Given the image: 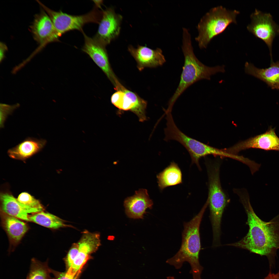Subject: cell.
Here are the masks:
<instances>
[{
    "mask_svg": "<svg viewBox=\"0 0 279 279\" xmlns=\"http://www.w3.org/2000/svg\"><path fill=\"white\" fill-rule=\"evenodd\" d=\"M1 211L22 220L29 221L28 214L40 212L20 202L8 192L0 194Z\"/></svg>",
    "mask_w": 279,
    "mask_h": 279,
    "instance_id": "obj_16",
    "label": "cell"
},
{
    "mask_svg": "<svg viewBox=\"0 0 279 279\" xmlns=\"http://www.w3.org/2000/svg\"><path fill=\"white\" fill-rule=\"evenodd\" d=\"M244 71L246 73L265 83L272 89H279V61H271L269 67L265 68H257L253 64L246 62Z\"/></svg>",
    "mask_w": 279,
    "mask_h": 279,
    "instance_id": "obj_17",
    "label": "cell"
},
{
    "mask_svg": "<svg viewBox=\"0 0 279 279\" xmlns=\"http://www.w3.org/2000/svg\"><path fill=\"white\" fill-rule=\"evenodd\" d=\"M121 91L124 92L128 96L133 100L135 104L136 109L135 113L137 116L140 121L142 122L146 120L145 110L147 106L146 102L136 94L128 90L123 86Z\"/></svg>",
    "mask_w": 279,
    "mask_h": 279,
    "instance_id": "obj_24",
    "label": "cell"
},
{
    "mask_svg": "<svg viewBox=\"0 0 279 279\" xmlns=\"http://www.w3.org/2000/svg\"><path fill=\"white\" fill-rule=\"evenodd\" d=\"M51 269L48 261L42 262L33 258L31 261L30 268L26 279H51Z\"/></svg>",
    "mask_w": 279,
    "mask_h": 279,
    "instance_id": "obj_22",
    "label": "cell"
},
{
    "mask_svg": "<svg viewBox=\"0 0 279 279\" xmlns=\"http://www.w3.org/2000/svg\"><path fill=\"white\" fill-rule=\"evenodd\" d=\"M276 279H279V276H278L276 278Z\"/></svg>",
    "mask_w": 279,
    "mask_h": 279,
    "instance_id": "obj_30",
    "label": "cell"
},
{
    "mask_svg": "<svg viewBox=\"0 0 279 279\" xmlns=\"http://www.w3.org/2000/svg\"><path fill=\"white\" fill-rule=\"evenodd\" d=\"M260 165H259V167H260ZM253 173H252V174H253Z\"/></svg>",
    "mask_w": 279,
    "mask_h": 279,
    "instance_id": "obj_31",
    "label": "cell"
},
{
    "mask_svg": "<svg viewBox=\"0 0 279 279\" xmlns=\"http://www.w3.org/2000/svg\"><path fill=\"white\" fill-rule=\"evenodd\" d=\"M100 236L97 233L84 231L78 243L79 250L72 266L66 272L76 276L90 258V254L96 251L101 245Z\"/></svg>",
    "mask_w": 279,
    "mask_h": 279,
    "instance_id": "obj_11",
    "label": "cell"
},
{
    "mask_svg": "<svg viewBox=\"0 0 279 279\" xmlns=\"http://www.w3.org/2000/svg\"><path fill=\"white\" fill-rule=\"evenodd\" d=\"M7 50L6 45L2 42H0V61L1 63L3 61L5 57V53Z\"/></svg>",
    "mask_w": 279,
    "mask_h": 279,
    "instance_id": "obj_29",
    "label": "cell"
},
{
    "mask_svg": "<svg viewBox=\"0 0 279 279\" xmlns=\"http://www.w3.org/2000/svg\"><path fill=\"white\" fill-rule=\"evenodd\" d=\"M51 273L54 275L55 279H76L77 276H74L67 273H59L51 269Z\"/></svg>",
    "mask_w": 279,
    "mask_h": 279,
    "instance_id": "obj_28",
    "label": "cell"
},
{
    "mask_svg": "<svg viewBox=\"0 0 279 279\" xmlns=\"http://www.w3.org/2000/svg\"><path fill=\"white\" fill-rule=\"evenodd\" d=\"M29 221L52 229H57L67 226L59 217L43 211L29 215Z\"/></svg>",
    "mask_w": 279,
    "mask_h": 279,
    "instance_id": "obj_21",
    "label": "cell"
},
{
    "mask_svg": "<svg viewBox=\"0 0 279 279\" xmlns=\"http://www.w3.org/2000/svg\"><path fill=\"white\" fill-rule=\"evenodd\" d=\"M191 36L189 30L182 28L181 48L184 57V63L180 82L175 93L169 100L167 111L172 112L177 99L189 86L196 82L205 79L210 80L212 76L225 72V66L210 67L201 62L194 52Z\"/></svg>",
    "mask_w": 279,
    "mask_h": 279,
    "instance_id": "obj_2",
    "label": "cell"
},
{
    "mask_svg": "<svg viewBox=\"0 0 279 279\" xmlns=\"http://www.w3.org/2000/svg\"><path fill=\"white\" fill-rule=\"evenodd\" d=\"M122 19L111 8L103 11L97 31L93 38L105 46L119 35Z\"/></svg>",
    "mask_w": 279,
    "mask_h": 279,
    "instance_id": "obj_13",
    "label": "cell"
},
{
    "mask_svg": "<svg viewBox=\"0 0 279 279\" xmlns=\"http://www.w3.org/2000/svg\"><path fill=\"white\" fill-rule=\"evenodd\" d=\"M239 198L247 214L249 231L239 241L227 245L273 259L279 249V214L269 221L265 222L255 213L248 194H243Z\"/></svg>",
    "mask_w": 279,
    "mask_h": 279,
    "instance_id": "obj_1",
    "label": "cell"
},
{
    "mask_svg": "<svg viewBox=\"0 0 279 279\" xmlns=\"http://www.w3.org/2000/svg\"><path fill=\"white\" fill-rule=\"evenodd\" d=\"M0 213L2 225L8 236L11 248H13L28 231L29 227L21 220Z\"/></svg>",
    "mask_w": 279,
    "mask_h": 279,
    "instance_id": "obj_18",
    "label": "cell"
},
{
    "mask_svg": "<svg viewBox=\"0 0 279 279\" xmlns=\"http://www.w3.org/2000/svg\"><path fill=\"white\" fill-rule=\"evenodd\" d=\"M250 18L251 21L247 26V30L265 43L269 50L271 60H273V44L275 37L279 35V25L270 13L256 9L251 14Z\"/></svg>",
    "mask_w": 279,
    "mask_h": 279,
    "instance_id": "obj_8",
    "label": "cell"
},
{
    "mask_svg": "<svg viewBox=\"0 0 279 279\" xmlns=\"http://www.w3.org/2000/svg\"><path fill=\"white\" fill-rule=\"evenodd\" d=\"M153 205L147 190L143 189L136 191L134 195L126 198L124 203L126 215L134 219H143L146 210L151 209Z\"/></svg>",
    "mask_w": 279,
    "mask_h": 279,
    "instance_id": "obj_15",
    "label": "cell"
},
{
    "mask_svg": "<svg viewBox=\"0 0 279 279\" xmlns=\"http://www.w3.org/2000/svg\"><path fill=\"white\" fill-rule=\"evenodd\" d=\"M160 189L162 190L166 188L182 183V174L177 165L174 162L157 175Z\"/></svg>",
    "mask_w": 279,
    "mask_h": 279,
    "instance_id": "obj_20",
    "label": "cell"
},
{
    "mask_svg": "<svg viewBox=\"0 0 279 279\" xmlns=\"http://www.w3.org/2000/svg\"><path fill=\"white\" fill-rule=\"evenodd\" d=\"M111 102L116 107L124 110H130L134 112L136 106L132 99L123 91H117L112 96Z\"/></svg>",
    "mask_w": 279,
    "mask_h": 279,
    "instance_id": "obj_23",
    "label": "cell"
},
{
    "mask_svg": "<svg viewBox=\"0 0 279 279\" xmlns=\"http://www.w3.org/2000/svg\"><path fill=\"white\" fill-rule=\"evenodd\" d=\"M239 12L219 6L211 8L201 18L197 26L198 34L195 38L199 48L206 49L211 40L223 32L230 24L237 23Z\"/></svg>",
    "mask_w": 279,
    "mask_h": 279,
    "instance_id": "obj_4",
    "label": "cell"
},
{
    "mask_svg": "<svg viewBox=\"0 0 279 279\" xmlns=\"http://www.w3.org/2000/svg\"><path fill=\"white\" fill-rule=\"evenodd\" d=\"M37 2L48 14L59 35L61 36L66 33L73 30L82 32V28L89 23L99 24L103 11L95 5L89 12L82 15H74L67 14L61 11H56L48 8L38 0Z\"/></svg>",
    "mask_w": 279,
    "mask_h": 279,
    "instance_id": "obj_6",
    "label": "cell"
},
{
    "mask_svg": "<svg viewBox=\"0 0 279 279\" xmlns=\"http://www.w3.org/2000/svg\"><path fill=\"white\" fill-rule=\"evenodd\" d=\"M17 199L21 203L36 209L40 212L43 211L44 210V207L40 201L27 193H21L19 195Z\"/></svg>",
    "mask_w": 279,
    "mask_h": 279,
    "instance_id": "obj_25",
    "label": "cell"
},
{
    "mask_svg": "<svg viewBox=\"0 0 279 279\" xmlns=\"http://www.w3.org/2000/svg\"><path fill=\"white\" fill-rule=\"evenodd\" d=\"M30 29L34 39L40 44L39 50L50 43L59 41L60 36L44 10L35 15Z\"/></svg>",
    "mask_w": 279,
    "mask_h": 279,
    "instance_id": "obj_12",
    "label": "cell"
},
{
    "mask_svg": "<svg viewBox=\"0 0 279 279\" xmlns=\"http://www.w3.org/2000/svg\"><path fill=\"white\" fill-rule=\"evenodd\" d=\"M79 250L78 243L73 244L69 251L66 258V262L68 268L72 266Z\"/></svg>",
    "mask_w": 279,
    "mask_h": 279,
    "instance_id": "obj_27",
    "label": "cell"
},
{
    "mask_svg": "<svg viewBox=\"0 0 279 279\" xmlns=\"http://www.w3.org/2000/svg\"><path fill=\"white\" fill-rule=\"evenodd\" d=\"M20 106L18 103L10 105L1 103L0 105V127H4V123L8 116L11 114L14 110Z\"/></svg>",
    "mask_w": 279,
    "mask_h": 279,
    "instance_id": "obj_26",
    "label": "cell"
},
{
    "mask_svg": "<svg viewBox=\"0 0 279 279\" xmlns=\"http://www.w3.org/2000/svg\"><path fill=\"white\" fill-rule=\"evenodd\" d=\"M219 162L214 161L208 165V196L210 218L215 241L220 239L221 218L227 203V197L221 184Z\"/></svg>",
    "mask_w": 279,
    "mask_h": 279,
    "instance_id": "obj_5",
    "label": "cell"
},
{
    "mask_svg": "<svg viewBox=\"0 0 279 279\" xmlns=\"http://www.w3.org/2000/svg\"><path fill=\"white\" fill-rule=\"evenodd\" d=\"M251 148L279 151V137L276 134L275 128L270 127L264 133L241 141L224 150L228 153L237 155L242 150Z\"/></svg>",
    "mask_w": 279,
    "mask_h": 279,
    "instance_id": "obj_10",
    "label": "cell"
},
{
    "mask_svg": "<svg viewBox=\"0 0 279 279\" xmlns=\"http://www.w3.org/2000/svg\"><path fill=\"white\" fill-rule=\"evenodd\" d=\"M128 50L137 62L140 71L146 67L161 66L166 62L162 50L159 48L152 49L146 46L139 45L135 48L130 46Z\"/></svg>",
    "mask_w": 279,
    "mask_h": 279,
    "instance_id": "obj_14",
    "label": "cell"
},
{
    "mask_svg": "<svg viewBox=\"0 0 279 279\" xmlns=\"http://www.w3.org/2000/svg\"><path fill=\"white\" fill-rule=\"evenodd\" d=\"M84 39L82 49L87 54L94 63L103 71L116 88L120 83L111 67L105 46L101 44L93 38L87 35L83 31Z\"/></svg>",
    "mask_w": 279,
    "mask_h": 279,
    "instance_id": "obj_9",
    "label": "cell"
},
{
    "mask_svg": "<svg viewBox=\"0 0 279 279\" xmlns=\"http://www.w3.org/2000/svg\"><path fill=\"white\" fill-rule=\"evenodd\" d=\"M208 204L206 203L199 212L190 221L183 223L181 247L176 254L166 262L180 269L185 262L190 264L193 279H201L203 267L200 264L199 253L201 249L199 228L203 216Z\"/></svg>",
    "mask_w": 279,
    "mask_h": 279,
    "instance_id": "obj_3",
    "label": "cell"
},
{
    "mask_svg": "<svg viewBox=\"0 0 279 279\" xmlns=\"http://www.w3.org/2000/svg\"><path fill=\"white\" fill-rule=\"evenodd\" d=\"M166 127L164 128L166 141H176L182 145L189 153L193 163L199 168V160L201 158L208 155L209 145L187 136L177 127L173 120L171 112H166Z\"/></svg>",
    "mask_w": 279,
    "mask_h": 279,
    "instance_id": "obj_7",
    "label": "cell"
},
{
    "mask_svg": "<svg viewBox=\"0 0 279 279\" xmlns=\"http://www.w3.org/2000/svg\"><path fill=\"white\" fill-rule=\"evenodd\" d=\"M47 143L46 140L28 137L7 151L11 158L25 160L41 151Z\"/></svg>",
    "mask_w": 279,
    "mask_h": 279,
    "instance_id": "obj_19",
    "label": "cell"
}]
</instances>
